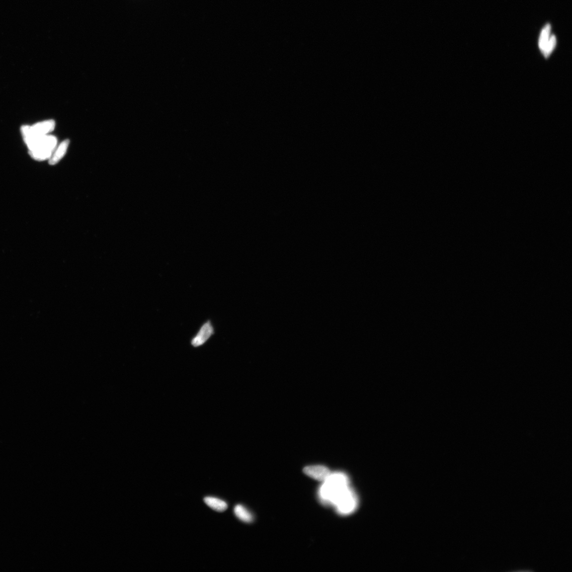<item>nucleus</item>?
I'll use <instances>...</instances> for the list:
<instances>
[{
	"mask_svg": "<svg viewBox=\"0 0 572 572\" xmlns=\"http://www.w3.org/2000/svg\"><path fill=\"white\" fill-rule=\"evenodd\" d=\"M350 486V479L343 472L331 473L318 490L320 502L326 506H333L338 497Z\"/></svg>",
	"mask_w": 572,
	"mask_h": 572,
	"instance_id": "1",
	"label": "nucleus"
},
{
	"mask_svg": "<svg viewBox=\"0 0 572 572\" xmlns=\"http://www.w3.org/2000/svg\"><path fill=\"white\" fill-rule=\"evenodd\" d=\"M57 143L55 136L48 135L35 139L27 146L32 158L43 161L50 158Z\"/></svg>",
	"mask_w": 572,
	"mask_h": 572,
	"instance_id": "2",
	"label": "nucleus"
},
{
	"mask_svg": "<svg viewBox=\"0 0 572 572\" xmlns=\"http://www.w3.org/2000/svg\"><path fill=\"white\" fill-rule=\"evenodd\" d=\"M358 504V496L350 486L337 497L333 506L338 514L345 516L355 512Z\"/></svg>",
	"mask_w": 572,
	"mask_h": 572,
	"instance_id": "3",
	"label": "nucleus"
},
{
	"mask_svg": "<svg viewBox=\"0 0 572 572\" xmlns=\"http://www.w3.org/2000/svg\"><path fill=\"white\" fill-rule=\"evenodd\" d=\"M55 127L54 121L48 120L33 126H23L21 127V133L24 141L27 144L40 137L48 135L54 131Z\"/></svg>",
	"mask_w": 572,
	"mask_h": 572,
	"instance_id": "4",
	"label": "nucleus"
},
{
	"mask_svg": "<svg viewBox=\"0 0 572 572\" xmlns=\"http://www.w3.org/2000/svg\"><path fill=\"white\" fill-rule=\"evenodd\" d=\"M215 333L212 322L208 320L201 326L197 334L192 338L191 344L197 348L205 344Z\"/></svg>",
	"mask_w": 572,
	"mask_h": 572,
	"instance_id": "5",
	"label": "nucleus"
},
{
	"mask_svg": "<svg viewBox=\"0 0 572 572\" xmlns=\"http://www.w3.org/2000/svg\"><path fill=\"white\" fill-rule=\"evenodd\" d=\"M303 471L309 477L321 482L327 479L331 473L327 467L322 465L307 466L305 467Z\"/></svg>",
	"mask_w": 572,
	"mask_h": 572,
	"instance_id": "6",
	"label": "nucleus"
},
{
	"mask_svg": "<svg viewBox=\"0 0 572 572\" xmlns=\"http://www.w3.org/2000/svg\"><path fill=\"white\" fill-rule=\"evenodd\" d=\"M70 145V141L66 140L61 142L58 146L54 149L50 158L48 159L49 163L54 165L58 164L62 159L66 155Z\"/></svg>",
	"mask_w": 572,
	"mask_h": 572,
	"instance_id": "7",
	"label": "nucleus"
},
{
	"mask_svg": "<svg viewBox=\"0 0 572 572\" xmlns=\"http://www.w3.org/2000/svg\"><path fill=\"white\" fill-rule=\"evenodd\" d=\"M206 504L216 511L223 512L228 508V504L221 499L213 497H206L204 498Z\"/></svg>",
	"mask_w": 572,
	"mask_h": 572,
	"instance_id": "8",
	"label": "nucleus"
},
{
	"mask_svg": "<svg viewBox=\"0 0 572 572\" xmlns=\"http://www.w3.org/2000/svg\"><path fill=\"white\" fill-rule=\"evenodd\" d=\"M235 513L240 520L245 522L250 523L253 521L252 514L243 505H237L235 508Z\"/></svg>",
	"mask_w": 572,
	"mask_h": 572,
	"instance_id": "9",
	"label": "nucleus"
},
{
	"mask_svg": "<svg viewBox=\"0 0 572 572\" xmlns=\"http://www.w3.org/2000/svg\"><path fill=\"white\" fill-rule=\"evenodd\" d=\"M551 26L547 25L542 30L541 36H540L539 40V46L540 49L543 52L545 47L550 39Z\"/></svg>",
	"mask_w": 572,
	"mask_h": 572,
	"instance_id": "10",
	"label": "nucleus"
},
{
	"mask_svg": "<svg viewBox=\"0 0 572 572\" xmlns=\"http://www.w3.org/2000/svg\"><path fill=\"white\" fill-rule=\"evenodd\" d=\"M556 44H557V38H556L555 36L553 35L550 38L549 41H548L542 52L545 58H547L549 57L554 50Z\"/></svg>",
	"mask_w": 572,
	"mask_h": 572,
	"instance_id": "11",
	"label": "nucleus"
}]
</instances>
